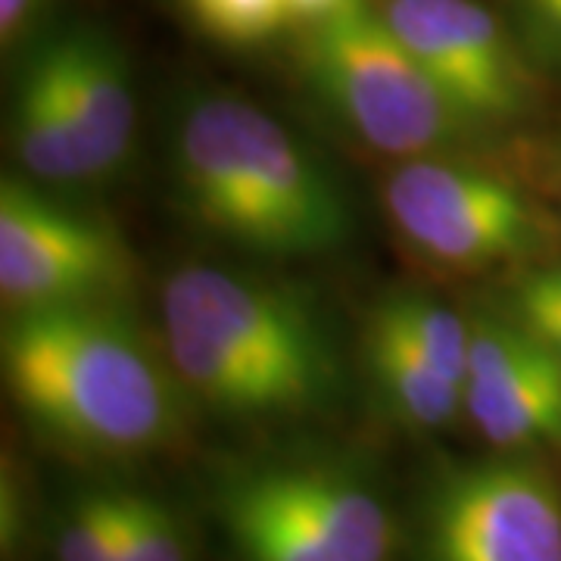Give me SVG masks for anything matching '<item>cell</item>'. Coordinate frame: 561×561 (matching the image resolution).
Returning a JSON list of instances; mask_svg holds the SVG:
<instances>
[{
    "label": "cell",
    "mask_w": 561,
    "mask_h": 561,
    "mask_svg": "<svg viewBox=\"0 0 561 561\" xmlns=\"http://www.w3.org/2000/svg\"><path fill=\"white\" fill-rule=\"evenodd\" d=\"M0 365L16 409L69 449L144 456L181 434L184 383L119 302L10 312Z\"/></svg>",
    "instance_id": "1"
},
{
    "label": "cell",
    "mask_w": 561,
    "mask_h": 561,
    "mask_svg": "<svg viewBox=\"0 0 561 561\" xmlns=\"http://www.w3.org/2000/svg\"><path fill=\"white\" fill-rule=\"evenodd\" d=\"M162 337L184 390L238 419L309 412L337 381L324 324L300 294L219 265L165 280Z\"/></svg>",
    "instance_id": "2"
},
{
    "label": "cell",
    "mask_w": 561,
    "mask_h": 561,
    "mask_svg": "<svg viewBox=\"0 0 561 561\" xmlns=\"http://www.w3.org/2000/svg\"><path fill=\"white\" fill-rule=\"evenodd\" d=\"M172 165L187 216L219 241L262 256H316L350 234L334 179L238 94H206L184 110Z\"/></svg>",
    "instance_id": "3"
},
{
    "label": "cell",
    "mask_w": 561,
    "mask_h": 561,
    "mask_svg": "<svg viewBox=\"0 0 561 561\" xmlns=\"http://www.w3.org/2000/svg\"><path fill=\"white\" fill-rule=\"evenodd\" d=\"M302 66L328 110L378 153L440 157L478 131L365 0L306 28Z\"/></svg>",
    "instance_id": "4"
},
{
    "label": "cell",
    "mask_w": 561,
    "mask_h": 561,
    "mask_svg": "<svg viewBox=\"0 0 561 561\" xmlns=\"http://www.w3.org/2000/svg\"><path fill=\"white\" fill-rule=\"evenodd\" d=\"M228 537L247 561H393L387 502L337 461H278L225 483Z\"/></svg>",
    "instance_id": "5"
},
{
    "label": "cell",
    "mask_w": 561,
    "mask_h": 561,
    "mask_svg": "<svg viewBox=\"0 0 561 561\" xmlns=\"http://www.w3.org/2000/svg\"><path fill=\"white\" fill-rule=\"evenodd\" d=\"M424 561H561V483L537 453L446 465L421 500Z\"/></svg>",
    "instance_id": "6"
},
{
    "label": "cell",
    "mask_w": 561,
    "mask_h": 561,
    "mask_svg": "<svg viewBox=\"0 0 561 561\" xmlns=\"http://www.w3.org/2000/svg\"><path fill=\"white\" fill-rule=\"evenodd\" d=\"M383 209L421 260L453 272H490L542 243L534 203L512 181L471 162L415 157L383 179Z\"/></svg>",
    "instance_id": "7"
},
{
    "label": "cell",
    "mask_w": 561,
    "mask_h": 561,
    "mask_svg": "<svg viewBox=\"0 0 561 561\" xmlns=\"http://www.w3.org/2000/svg\"><path fill=\"white\" fill-rule=\"evenodd\" d=\"M138 278L135 253L101 216L25 179L0 184V300L7 316L119 302Z\"/></svg>",
    "instance_id": "8"
},
{
    "label": "cell",
    "mask_w": 561,
    "mask_h": 561,
    "mask_svg": "<svg viewBox=\"0 0 561 561\" xmlns=\"http://www.w3.org/2000/svg\"><path fill=\"white\" fill-rule=\"evenodd\" d=\"M381 13L478 131L522 116L530 94L524 66L478 0H387Z\"/></svg>",
    "instance_id": "9"
},
{
    "label": "cell",
    "mask_w": 561,
    "mask_h": 561,
    "mask_svg": "<svg viewBox=\"0 0 561 561\" xmlns=\"http://www.w3.org/2000/svg\"><path fill=\"white\" fill-rule=\"evenodd\" d=\"M465 415L505 453H561V359L515 316H471Z\"/></svg>",
    "instance_id": "10"
},
{
    "label": "cell",
    "mask_w": 561,
    "mask_h": 561,
    "mask_svg": "<svg viewBox=\"0 0 561 561\" xmlns=\"http://www.w3.org/2000/svg\"><path fill=\"white\" fill-rule=\"evenodd\" d=\"M32 60L50 79L66 116L103 175L116 172L131 153L138 119V103L119 50L98 32L72 28L41 41Z\"/></svg>",
    "instance_id": "11"
},
{
    "label": "cell",
    "mask_w": 561,
    "mask_h": 561,
    "mask_svg": "<svg viewBox=\"0 0 561 561\" xmlns=\"http://www.w3.org/2000/svg\"><path fill=\"white\" fill-rule=\"evenodd\" d=\"M10 140L32 181H44L50 187H81L103 179L101 165L66 116L54 84L32 57L25 60L16 81Z\"/></svg>",
    "instance_id": "12"
},
{
    "label": "cell",
    "mask_w": 561,
    "mask_h": 561,
    "mask_svg": "<svg viewBox=\"0 0 561 561\" xmlns=\"http://www.w3.org/2000/svg\"><path fill=\"white\" fill-rule=\"evenodd\" d=\"M365 368L378 397L402 424L437 431L465 412V387L378 324L365 328Z\"/></svg>",
    "instance_id": "13"
},
{
    "label": "cell",
    "mask_w": 561,
    "mask_h": 561,
    "mask_svg": "<svg viewBox=\"0 0 561 561\" xmlns=\"http://www.w3.org/2000/svg\"><path fill=\"white\" fill-rule=\"evenodd\" d=\"M368 321L409 343L446 378L465 387L471 362V319L424 294H390L375 306Z\"/></svg>",
    "instance_id": "14"
},
{
    "label": "cell",
    "mask_w": 561,
    "mask_h": 561,
    "mask_svg": "<svg viewBox=\"0 0 561 561\" xmlns=\"http://www.w3.org/2000/svg\"><path fill=\"white\" fill-rule=\"evenodd\" d=\"M116 561H187L184 527L169 505L144 493H119Z\"/></svg>",
    "instance_id": "15"
},
{
    "label": "cell",
    "mask_w": 561,
    "mask_h": 561,
    "mask_svg": "<svg viewBox=\"0 0 561 561\" xmlns=\"http://www.w3.org/2000/svg\"><path fill=\"white\" fill-rule=\"evenodd\" d=\"M187 16L209 38L234 47H253L280 35L290 22L284 0H181Z\"/></svg>",
    "instance_id": "16"
},
{
    "label": "cell",
    "mask_w": 561,
    "mask_h": 561,
    "mask_svg": "<svg viewBox=\"0 0 561 561\" xmlns=\"http://www.w3.org/2000/svg\"><path fill=\"white\" fill-rule=\"evenodd\" d=\"M119 493H88L66 515L57 534V561H116Z\"/></svg>",
    "instance_id": "17"
},
{
    "label": "cell",
    "mask_w": 561,
    "mask_h": 561,
    "mask_svg": "<svg viewBox=\"0 0 561 561\" xmlns=\"http://www.w3.org/2000/svg\"><path fill=\"white\" fill-rule=\"evenodd\" d=\"M512 316L561 359V265L537 268L518 280Z\"/></svg>",
    "instance_id": "18"
},
{
    "label": "cell",
    "mask_w": 561,
    "mask_h": 561,
    "mask_svg": "<svg viewBox=\"0 0 561 561\" xmlns=\"http://www.w3.org/2000/svg\"><path fill=\"white\" fill-rule=\"evenodd\" d=\"M47 7L50 0H0V41L7 54L35 32Z\"/></svg>",
    "instance_id": "19"
},
{
    "label": "cell",
    "mask_w": 561,
    "mask_h": 561,
    "mask_svg": "<svg viewBox=\"0 0 561 561\" xmlns=\"http://www.w3.org/2000/svg\"><path fill=\"white\" fill-rule=\"evenodd\" d=\"M287 3V13L294 25H319V22L337 16L343 10L356 7L362 0H284Z\"/></svg>",
    "instance_id": "20"
},
{
    "label": "cell",
    "mask_w": 561,
    "mask_h": 561,
    "mask_svg": "<svg viewBox=\"0 0 561 561\" xmlns=\"http://www.w3.org/2000/svg\"><path fill=\"white\" fill-rule=\"evenodd\" d=\"M530 16L540 22V28L561 44V0H524Z\"/></svg>",
    "instance_id": "21"
}]
</instances>
